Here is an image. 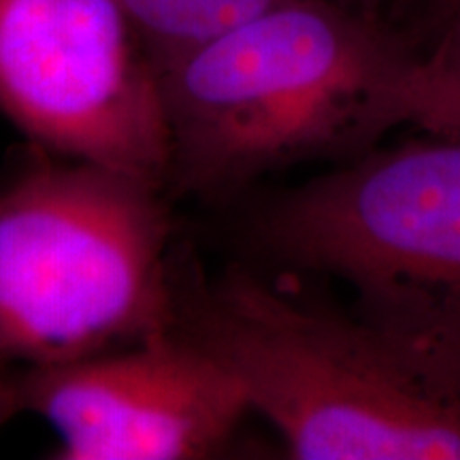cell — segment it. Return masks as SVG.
<instances>
[{"instance_id": "obj_1", "label": "cell", "mask_w": 460, "mask_h": 460, "mask_svg": "<svg viewBox=\"0 0 460 460\" xmlns=\"http://www.w3.org/2000/svg\"><path fill=\"white\" fill-rule=\"evenodd\" d=\"M416 39L341 0H284L160 71L166 192L237 197L264 175L371 152L405 124Z\"/></svg>"}, {"instance_id": "obj_2", "label": "cell", "mask_w": 460, "mask_h": 460, "mask_svg": "<svg viewBox=\"0 0 460 460\" xmlns=\"http://www.w3.org/2000/svg\"><path fill=\"white\" fill-rule=\"evenodd\" d=\"M172 331L224 367L301 460H460V371L352 309L234 264L175 262Z\"/></svg>"}, {"instance_id": "obj_3", "label": "cell", "mask_w": 460, "mask_h": 460, "mask_svg": "<svg viewBox=\"0 0 460 460\" xmlns=\"http://www.w3.org/2000/svg\"><path fill=\"white\" fill-rule=\"evenodd\" d=\"M166 197L68 158L0 186V367L62 365L172 331Z\"/></svg>"}, {"instance_id": "obj_4", "label": "cell", "mask_w": 460, "mask_h": 460, "mask_svg": "<svg viewBox=\"0 0 460 460\" xmlns=\"http://www.w3.org/2000/svg\"><path fill=\"white\" fill-rule=\"evenodd\" d=\"M245 245L341 281L352 312L460 371V139L376 147L254 207Z\"/></svg>"}, {"instance_id": "obj_5", "label": "cell", "mask_w": 460, "mask_h": 460, "mask_svg": "<svg viewBox=\"0 0 460 460\" xmlns=\"http://www.w3.org/2000/svg\"><path fill=\"white\" fill-rule=\"evenodd\" d=\"M0 113L43 152L166 190L160 73L118 0H0Z\"/></svg>"}, {"instance_id": "obj_6", "label": "cell", "mask_w": 460, "mask_h": 460, "mask_svg": "<svg viewBox=\"0 0 460 460\" xmlns=\"http://www.w3.org/2000/svg\"><path fill=\"white\" fill-rule=\"evenodd\" d=\"M45 420L60 460L217 456L250 413L234 377L175 331L49 367H0V422Z\"/></svg>"}, {"instance_id": "obj_7", "label": "cell", "mask_w": 460, "mask_h": 460, "mask_svg": "<svg viewBox=\"0 0 460 460\" xmlns=\"http://www.w3.org/2000/svg\"><path fill=\"white\" fill-rule=\"evenodd\" d=\"M413 39L416 60L405 85V124L460 139V0H429Z\"/></svg>"}, {"instance_id": "obj_8", "label": "cell", "mask_w": 460, "mask_h": 460, "mask_svg": "<svg viewBox=\"0 0 460 460\" xmlns=\"http://www.w3.org/2000/svg\"><path fill=\"white\" fill-rule=\"evenodd\" d=\"M158 73L211 39L284 0H118Z\"/></svg>"}, {"instance_id": "obj_9", "label": "cell", "mask_w": 460, "mask_h": 460, "mask_svg": "<svg viewBox=\"0 0 460 460\" xmlns=\"http://www.w3.org/2000/svg\"><path fill=\"white\" fill-rule=\"evenodd\" d=\"M341 3L354 4V7L369 11V13L386 17V20L407 28V31H413L427 0H341Z\"/></svg>"}]
</instances>
